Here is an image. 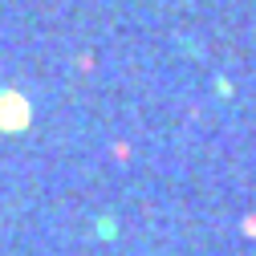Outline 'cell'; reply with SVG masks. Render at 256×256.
I'll use <instances>...</instances> for the list:
<instances>
[{
  "label": "cell",
  "mask_w": 256,
  "mask_h": 256,
  "mask_svg": "<svg viewBox=\"0 0 256 256\" xmlns=\"http://www.w3.org/2000/svg\"><path fill=\"white\" fill-rule=\"evenodd\" d=\"M24 122H28V102L20 98V94L4 90L0 94V130H20Z\"/></svg>",
  "instance_id": "cell-1"
}]
</instances>
